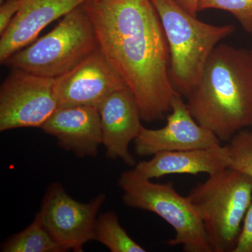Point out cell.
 Segmentation results:
<instances>
[{"label": "cell", "mask_w": 252, "mask_h": 252, "mask_svg": "<svg viewBox=\"0 0 252 252\" xmlns=\"http://www.w3.org/2000/svg\"><path fill=\"white\" fill-rule=\"evenodd\" d=\"M127 87L99 49L72 70L55 79L59 107L93 106L98 108L107 96Z\"/></svg>", "instance_id": "30bf717a"}, {"label": "cell", "mask_w": 252, "mask_h": 252, "mask_svg": "<svg viewBox=\"0 0 252 252\" xmlns=\"http://www.w3.org/2000/svg\"><path fill=\"white\" fill-rule=\"evenodd\" d=\"M55 79L14 69L0 88V131L41 127L59 108Z\"/></svg>", "instance_id": "52a82bcc"}, {"label": "cell", "mask_w": 252, "mask_h": 252, "mask_svg": "<svg viewBox=\"0 0 252 252\" xmlns=\"http://www.w3.org/2000/svg\"><path fill=\"white\" fill-rule=\"evenodd\" d=\"M230 166L228 146L209 149L162 152L136 164L134 171L152 180L171 174L216 173Z\"/></svg>", "instance_id": "5bb4252c"}, {"label": "cell", "mask_w": 252, "mask_h": 252, "mask_svg": "<svg viewBox=\"0 0 252 252\" xmlns=\"http://www.w3.org/2000/svg\"><path fill=\"white\" fill-rule=\"evenodd\" d=\"M152 1L168 44L172 85L187 97L198 84L213 50L235 28L232 25L215 26L200 21L173 0Z\"/></svg>", "instance_id": "3957f363"}, {"label": "cell", "mask_w": 252, "mask_h": 252, "mask_svg": "<svg viewBox=\"0 0 252 252\" xmlns=\"http://www.w3.org/2000/svg\"><path fill=\"white\" fill-rule=\"evenodd\" d=\"M94 240L107 247L112 252H145L124 229L114 212L97 217L94 230Z\"/></svg>", "instance_id": "2e32d148"}, {"label": "cell", "mask_w": 252, "mask_h": 252, "mask_svg": "<svg viewBox=\"0 0 252 252\" xmlns=\"http://www.w3.org/2000/svg\"><path fill=\"white\" fill-rule=\"evenodd\" d=\"M89 0H18L17 14L1 34L0 62L34 42L39 33Z\"/></svg>", "instance_id": "4fadbf2b"}, {"label": "cell", "mask_w": 252, "mask_h": 252, "mask_svg": "<svg viewBox=\"0 0 252 252\" xmlns=\"http://www.w3.org/2000/svg\"><path fill=\"white\" fill-rule=\"evenodd\" d=\"M6 1V0H0V3H1V4H2L3 2H4V1Z\"/></svg>", "instance_id": "7402d4cb"}, {"label": "cell", "mask_w": 252, "mask_h": 252, "mask_svg": "<svg viewBox=\"0 0 252 252\" xmlns=\"http://www.w3.org/2000/svg\"><path fill=\"white\" fill-rule=\"evenodd\" d=\"M18 0H6L0 6V34H2L17 14Z\"/></svg>", "instance_id": "ffe728a7"}, {"label": "cell", "mask_w": 252, "mask_h": 252, "mask_svg": "<svg viewBox=\"0 0 252 252\" xmlns=\"http://www.w3.org/2000/svg\"><path fill=\"white\" fill-rule=\"evenodd\" d=\"M212 252H233L252 202V177L235 169L209 175L188 195Z\"/></svg>", "instance_id": "277c9868"}, {"label": "cell", "mask_w": 252, "mask_h": 252, "mask_svg": "<svg viewBox=\"0 0 252 252\" xmlns=\"http://www.w3.org/2000/svg\"><path fill=\"white\" fill-rule=\"evenodd\" d=\"M82 7L99 50L133 94L142 120H161L176 91L166 36L152 0H89Z\"/></svg>", "instance_id": "6da1fadb"}, {"label": "cell", "mask_w": 252, "mask_h": 252, "mask_svg": "<svg viewBox=\"0 0 252 252\" xmlns=\"http://www.w3.org/2000/svg\"><path fill=\"white\" fill-rule=\"evenodd\" d=\"M187 97L194 119L220 141H230L252 126L251 52L219 44Z\"/></svg>", "instance_id": "7a4b0ae2"}, {"label": "cell", "mask_w": 252, "mask_h": 252, "mask_svg": "<svg viewBox=\"0 0 252 252\" xmlns=\"http://www.w3.org/2000/svg\"><path fill=\"white\" fill-rule=\"evenodd\" d=\"M40 128L79 158L96 157L102 144L100 116L93 106L59 107Z\"/></svg>", "instance_id": "7c38bea8"}, {"label": "cell", "mask_w": 252, "mask_h": 252, "mask_svg": "<svg viewBox=\"0 0 252 252\" xmlns=\"http://www.w3.org/2000/svg\"><path fill=\"white\" fill-rule=\"evenodd\" d=\"M228 144L230 168L245 172L252 177V131L240 130Z\"/></svg>", "instance_id": "e0dca14e"}, {"label": "cell", "mask_w": 252, "mask_h": 252, "mask_svg": "<svg viewBox=\"0 0 252 252\" xmlns=\"http://www.w3.org/2000/svg\"><path fill=\"white\" fill-rule=\"evenodd\" d=\"M250 52H251V54H252V49L251 50V51H250Z\"/></svg>", "instance_id": "603a6c76"}, {"label": "cell", "mask_w": 252, "mask_h": 252, "mask_svg": "<svg viewBox=\"0 0 252 252\" xmlns=\"http://www.w3.org/2000/svg\"><path fill=\"white\" fill-rule=\"evenodd\" d=\"M170 111L166 125L162 128L149 129L142 126L135 140V153L139 157L221 145V141L213 132L194 119L182 94L177 91L172 97Z\"/></svg>", "instance_id": "9c48e42d"}, {"label": "cell", "mask_w": 252, "mask_h": 252, "mask_svg": "<svg viewBox=\"0 0 252 252\" xmlns=\"http://www.w3.org/2000/svg\"><path fill=\"white\" fill-rule=\"evenodd\" d=\"M118 182L126 206L153 212L175 229L167 245H181L187 252H212L196 210L188 197L176 191L172 182L153 183L133 169L122 173Z\"/></svg>", "instance_id": "8992f818"}, {"label": "cell", "mask_w": 252, "mask_h": 252, "mask_svg": "<svg viewBox=\"0 0 252 252\" xmlns=\"http://www.w3.org/2000/svg\"><path fill=\"white\" fill-rule=\"evenodd\" d=\"M3 252H62L59 243L46 229L38 217L27 228L8 239L1 248Z\"/></svg>", "instance_id": "9a60e30c"}, {"label": "cell", "mask_w": 252, "mask_h": 252, "mask_svg": "<svg viewBox=\"0 0 252 252\" xmlns=\"http://www.w3.org/2000/svg\"><path fill=\"white\" fill-rule=\"evenodd\" d=\"M207 9L229 12L247 32L252 33V0H200L198 11Z\"/></svg>", "instance_id": "ac0fdd59"}, {"label": "cell", "mask_w": 252, "mask_h": 252, "mask_svg": "<svg viewBox=\"0 0 252 252\" xmlns=\"http://www.w3.org/2000/svg\"><path fill=\"white\" fill-rule=\"evenodd\" d=\"M98 49L94 26L81 5L63 17L53 31L15 53L4 64L56 79Z\"/></svg>", "instance_id": "5b68a950"}, {"label": "cell", "mask_w": 252, "mask_h": 252, "mask_svg": "<svg viewBox=\"0 0 252 252\" xmlns=\"http://www.w3.org/2000/svg\"><path fill=\"white\" fill-rule=\"evenodd\" d=\"M106 200L99 194L89 203L74 200L59 183L52 184L36 216L64 252H83L85 244L94 240L96 220Z\"/></svg>", "instance_id": "ba28073f"}, {"label": "cell", "mask_w": 252, "mask_h": 252, "mask_svg": "<svg viewBox=\"0 0 252 252\" xmlns=\"http://www.w3.org/2000/svg\"><path fill=\"white\" fill-rule=\"evenodd\" d=\"M173 1L190 14L196 16L197 13L198 12L200 0H173Z\"/></svg>", "instance_id": "44dd1931"}, {"label": "cell", "mask_w": 252, "mask_h": 252, "mask_svg": "<svg viewBox=\"0 0 252 252\" xmlns=\"http://www.w3.org/2000/svg\"><path fill=\"white\" fill-rule=\"evenodd\" d=\"M233 252H252V202L244 219L238 241Z\"/></svg>", "instance_id": "d6986e66"}, {"label": "cell", "mask_w": 252, "mask_h": 252, "mask_svg": "<svg viewBox=\"0 0 252 252\" xmlns=\"http://www.w3.org/2000/svg\"><path fill=\"white\" fill-rule=\"evenodd\" d=\"M102 126V144L106 156L112 160H122L129 166L136 165L129 145L140 134V109L128 88L113 92L98 107Z\"/></svg>", "instance_id": "8fae6325"}]
</instances>
